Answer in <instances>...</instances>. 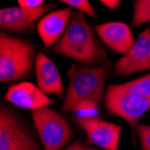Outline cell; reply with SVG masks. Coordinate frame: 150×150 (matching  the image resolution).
Instances as JSON below:
<instances>
[{
	"label": "cell",
	"mask_w": 150,
	"mask_h": 150,
	"mask_svg": "<svg viewBox=\"0 0 150 150\" xmlns=\"http://www.w3.org/2000/svg\"><path fill=\"white\" fill-rule=\"evenodd\" d=\"M5 100L23 109L35 110L49 107L52 100L38 86L30 82H23L11 86L4 96Z\"/></svg>",
	"instance_id": "obj_11"
},
{
	"label": "cell",
	"mask_w": 150,
	"mask_h": 150,
	"mask_svg": "<svg viewBox=\"0 0 150 150\" xmlns=\"http://www.w3.org/2000/svg\"><path fill=\"white\" fill-rule=\"evenodd\" d=\"M148 22H150V0H136L131 25L139 27Z\"/></svg>",
	"instance_id": "obj_15"
},
{
	"label": "cell",
	"mask_w": 150,
	"mask_h": 150,
	"mask_svg": "<svg viewBox=\"0 0 150 150\" xmlns=\"http://www.w3.org/2000/svg\"><path fill=\"white\" fill-rule=\"evenodd\" d=\"M64 150H97L96 147H93V146H88L85 145L81 139H78L75 141L73 144H71L69 146H67Z\"/></svg>",
	"instance_id": "obj_19"
},
{
	"label": "cell",
	"mask_w": 150,
	"mask_h": 150,
	"mask_svg": "<svg viewBox=\"0 0 150 150\" xmlns=\"http://www.w3.org/2000/svg\"><path fill=\"white\" fill-rule=\"evenodd\" d=\"M100 1L107 7L111 9H115L120 6L122 0H100Z\"/></svg>",
	"instance_id": "obj_20"
},
{
	"label": "cell",
	"mask_w": 150,
	"mask_h": 150,
	"mask_svg": "<svg viewBox=\"0 0 150 150\" xmlns=\"http://www.w3.org/2000/svg\"><path fill=\"white\" fill-rule=\"evenodd\" d=\"M75 121L86 134V145L106 150H119L121 126L93 115H78Z\"/></svg>",
	"instance_id": "obj_7"
},
{
	"label": "cell",
	"mask_w": 150,
	"mask_h": 150,
	"mask_svg": "<svg viewBox=\"0 0 150 150\" xmlns=\"http://www.w3.org/2000/svg\"><path fill=\"white\" fill-rule=\"evenodd\" d=\"M102 42L111 50L124 56L134 46L136 40L129 26L121 22H111L94 26Z\"/></svg>",
	"instance_id": "obj_10"
},
{
	"label": "cell",
	"mask_w": 150,
	"mask_h": 150,
	"mask_svg": "<svg viewBox=\"0 0 150 150\" xmlns=\"http://www.w3.org/2000/svg\"><path fill=\"white\" fill-rule=\"evenodd\" d=\"M57 8L56 4L43 5L37 8L6 7L0 11V26L9 33H31L34 30V24L40 20L49 11Z\"/></svg>",
	"instance_id": "obj_9"
},
{
	"label": "cell",
	"mask_w": 150,
	"mask_h": 150,
	"mask_svg": "<svg viewBox=\"0 0 150 150\" xmlns=\"http://www.w3.org/2000/svg\"><path fill=\"white\" fill-rule=\"evenodd\" d=\"M59 1L69 5V7L76 8L77 11L86 13L93 19H97L96 11L89 2V0H59Z\"/></svg>",
	"instance_id": "obj_16"
},
{
	"label": "cell",
	"mask_w": 150,
	"mask_h": 150,
	"mask_svg": "<svg viewBox=\"0 0 150 150\" xmlns=\"http://www.w3.org/2000/svg\"><path fill=\"white\" fill-rule=\"evenodd\" d=\"M119 86L131 94L150 100V73Z\"/></svg>",
	"instance_id": "obj_14"
},
{
	"label": "cell",
	"mask_w": 150,
	"mask_h": 150,
	"mask_svg": "<svg viewBox=\"0 0 150 150\" xmlns=\"http://www.w3.org/2000/svg\"><path fill=\"white\" fill-rule=\"evenodd\" d=\"M52 52L84 64L96 66L109 60L107 53L86 21L84 13H72L69 23Z\"/></svg>",
	"instance_id": "obj_2"
},
{
	"label": "cell",
	"mask_w": 150,
	"mask_h": 150,
	"mask_svg": "<svg viewBox=\"0 0 150 150\" xmlns=\"http://www.w3.org/2000/svg\"><path fill=\"white\" fill-rule=\"evenodd\" d=\"M112 69L110 60L96 66L73 64L67 71L69 86L61 112L97 111Z\"/></svg>",
	"instance_id": "obj_1"
},
{
	"label": "cell",
	"mask_w": 150,
	"mask_h": 150,
	"mask_svg": "<svg viewBox=\"0 0 150 150\" xmlns=\"http://www.w3.org/2000/svg\"><path fill=\"white\" fill-rule=\"evenodd\" d=\"M31 115L44 150H60L71 141L72 129L58 112L43 107L32 110Z\"/></svg>",
	"instance_id": "obj_4"
},
{
	"label": "cell",
	"mask_w": 150,
	"mask_h": 150,
	"mask_svg": "<svg viewBox=\"0 0 150 150\" xmlns=\"http://www.w3.org/2000/svg\"><path fill=\"white\" fill-rule=\"evenodd\" d=\"M71 16V7H67L51 11L39 20L37 32L45 49L50 48L59 40L69 23Z\"/></svg>",
	"instance_id": "obj_12"
},
{
	"label": "cell",
	"mask_w": 150,
	"mask_h": 150,
	"mask_svg": "<svg viewBox=\"0 0 150 150\" xmlns=\"http://www.w3.org/2000/svg\"><path fill=\"white\" fill-rule=\"evenodd\" d=\"M36 47L24 39L0 34V81L15 82L29 76L35 66Z\"/></svg>",
	"instance_id": "obj_3"
},
{
	"label": "cell",
	"mask_w": 150,
	"mask_h": 150,
	"mask_svg": "<svg viewBox=\"0 0 150 150\" xmlns=\"http://www.w3.org/2000/svg\"><path fill=\"white\" fill-rule=\"evenodd\" d=\"M104 108L110 115L127 121L132 130H137L140 119L150 110V100L131 94L119 85H110L104 94Z\"/></svg>",
	"instance_id": "obj_5"
},
{
	"label": "cell",
	"mask_w": 150,
	"mask_h": 150,
	"mask_svg": "<svg viewBox=\"0 0 150 150\" xmlns=\"http://www.w3.org/2000/svg\"><path fill=\"white\" fill-rule=\"evenodd\" d=\"M45 0H17L20 6L24 8H37L42 6Z\"/></svg>",
	"instance_id": "obj_18"
},
{
	"label": "cell",
	"mask_w": 150,
	"mask_h": 150,
	"mask_svg": "<svg viewBox=\"0 0 150 150\" xmlns=\"http://www.w3.org/2000/svg\"><path fill=\"white\" fill-rule=\"evenodd\" d=\"M0 150H40L31 129L4 105L0 111Z\"/></svg>",
	"instance_id": "obj_6"
},
{
	"label": "cell",
	"mask_w": 150,
	"mask_h": 150,
	"mask_svg": "<svg viewBox=\"0 0 150 150\" xmlns=\"http://www.w3.org/2000/svg\"><path fill=\"white\" fill-rule=\"evenodd\" d=\"M37 86L43 93L61 95L64 86L57 66L45 54L40 52L35 58Z\"/></svg>",
	"instance_id": "obj_13"
},
{
	"label": "cell",
	"mask_w": 150,
	"mask_h": 150,
	"mask_svg": "<svg viewBox=\"0 0 150 150\" xmlns=\"http://www.w3.org/2000/svg\"><path fill=\"white\" fill-rule=\"evenodd\" d=\"M136 131L142 150H150V125L140 123Z\"/></svg>",
	"instance_id": "obj_17"
},
{
	"label": "cell",
	"mask_w": 150,
	"mask_h": 150,
	"mask_svg": "<svg viewBox=\"0 0 150 150\" xmlns=\"http://www.w3.org/2000/svg\"><path fill=\"white\" fill-rule=\"evenodd\" d=\"M150 71V27L139 34L134 46L113 67V75L131 76L140 72Z\"/></svg>",
	"instance_id": "obj_8"
}]
</instances>
